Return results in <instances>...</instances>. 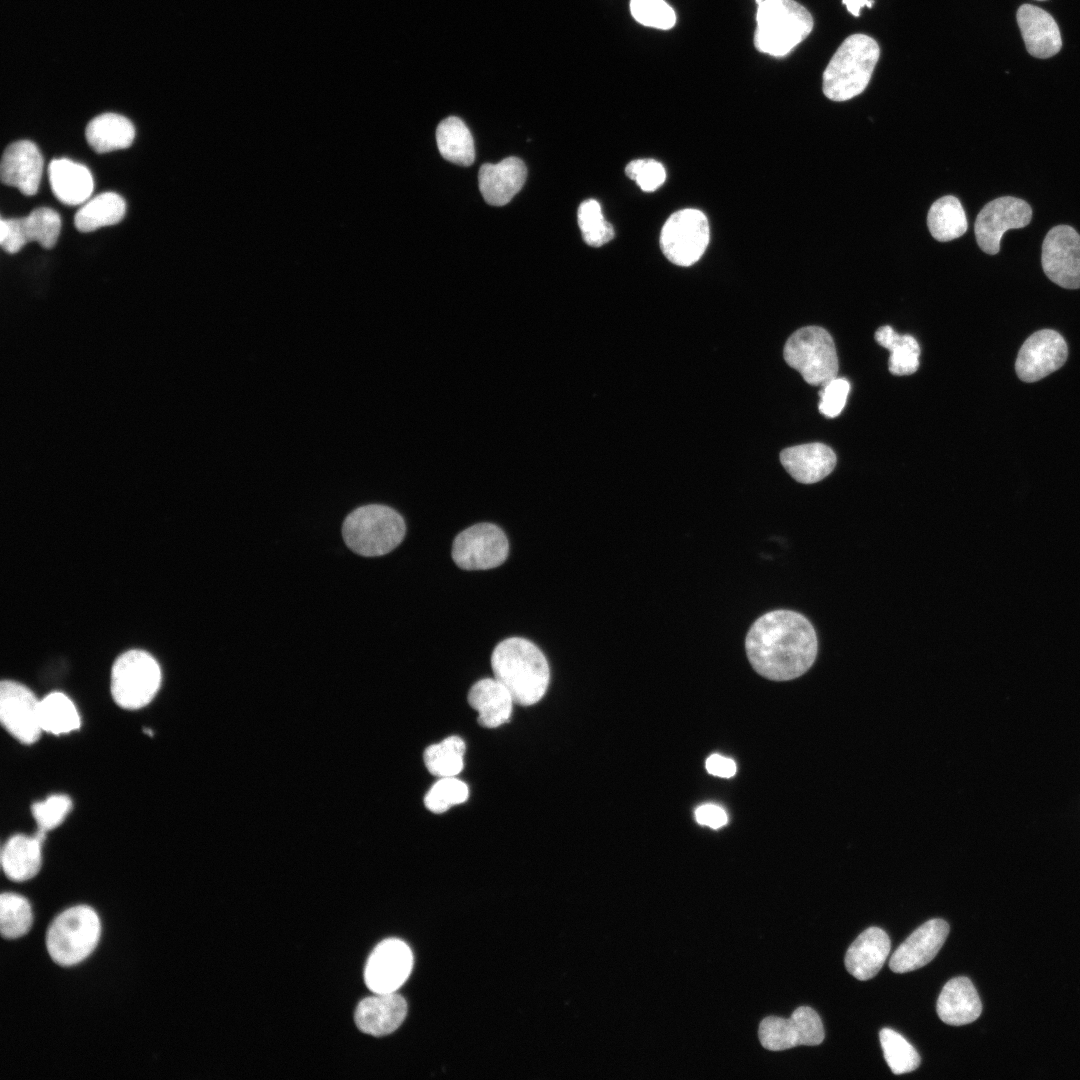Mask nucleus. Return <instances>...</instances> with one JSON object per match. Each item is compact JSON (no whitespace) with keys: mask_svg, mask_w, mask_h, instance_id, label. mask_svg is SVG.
<instances>
[{"mask_svg":"<svg viewBox=\"0 0 1080 1080\" xmlns=\"http://www.w3.org/2000/svg\"><path fill=\"white\" fill-rule=\"evenodd\" d=\"M784 359L813 386H824L838 375V357L831 335L818 326L796 330L784 347Z\"/></svg>","mask_w":1080,"mask_h":1080,"instance_id":"0eeeda50","label":"nucleus"},{"mask_svg":"<svg viewBox=\"0 0 1080 1080\" xmlns=\"http://www.w3.org/2000/svg\"><path fill=\"white\" fill-rule=\"evenodd\" d=\"M875 340L890 351L889 371L893 375H910L919 367L920 347L911 335H900L886 325L875 332Z\"/></svg>","mask_w":1080,"mask_h":1080,"instance_id":"473e14b6","label":"nucleus"},{"mask_svg":"<svg viewBox=\"0 0 1080 1080\" xmlns=\"http://www.w3.org/2000/svg\"><path fill=\"white\" fill-rule=\"evenodd\" d=\"M161 678L159 664L149 653L127 651L116 659L112 667V697L121 708L140 709L155 697Z\"/></svg>","mask_w":1080,"mask_h":1080,"instance_id":"6e6552de","label":"nucleus"},{"mask_svg":"<svg viewBox=\"0 0 1080 1080\" xmlns=\"http://www.w3.org/2000/svg\"><path fill=\"white\" fill-rule=\"evenodd\" d=\"M745 650L753 669L775 681L800 677L814 664L818 641L811 622L799 612L778 609L750 627Z\"/></svg>","mask_w":1080,"mask_h":1080,"instance_id":"f257e3e1","label":"nucleus"},{"mask_svg":"<svg viewBox=\"0 0 1080 1080\" xmlns=\"http://www.w3.org/2000/svg\"><path fill=\"white\" fill-rule=\"evenodd\" d=\"M949 934V924L943 919H931L919 926L892 954L889 967L895 973H906L931 962Z\"/></svg>","mask_w":1080,"mask_h":1080,"instance_id":"a211bd4d","label":"nucleus"},{"mask_svg":"<svg viewBox=\"0 0 1080 1080\" xmlns=\"http://www.w3.org/2000/svg\"><path fill=\"white\" fill-rule=\"evenodd\" d=\"M1067 356V344L1058 332L1039 330L1021 346L1015 370L1022 381L1036 382L1062 367Z\"/></svg>","mask_w":1080,"mask_h":1080,"instance_id":"dca6fc26","label":"nucleus"},{"mask_svg":"<svg viewBox=\"0 0 1080 1080\" xmlns=\"http://www.w3.org/2000/svg\"><path fill=\"white\" fill-rule=\"evenodd\" d=\"M470 706L478 712V723L496 728L511 716L514 700L507 688L496 678L476 682L468 693Z\"/></svg>","mask_w":1080,"mask_h":1080,"instance_id":"bb28decb","label":"nucleus"},{"mask_svg":"<svg viewBox=\"0 0 1080 1080\" xmlns=\"http://www.w3.org/2000/svg\"><path fill=\"white\" fill-rule=\"evenodd\" d=\"M630 12L639 24L670 30L676 24V13L665 0H630Z\"/></svg>","mask_w":1080,"mask_h":1080,"instance_id":"58836bf2","label":"nucleus"},{"mask_svg":"<svg viewBox=\"0 0 1080 1080\" xmlns=\"http://www.w3.org/2000/svg\"><path fill=\"white\" fill-rule=\"evenodd\" d=\"M577 217L586 244L600 247L613 239L614 228L604 219L601 205L595 199L583 201L578 208Z\"/></svg>","mask_w":1080,"mask_h":1080,"instance_id":"4c0bfd02","label":"nucleus"},{"mask_svg":"<svg viewBox=\"0 0 1080 1080\" xmlns=\"http://www.w3.org/2000/svg\"><path fill=\"white\" fill-rule=\"evenodd\" d=\"M32 910L28 900L15 893L0 896V932L5 939L25 935L32 925Z\"/></svg>","mask_w":1080,"mask_h":1080,"instance_id":"c9c22d12","label":"nucleus"},{"mask_svg":"<svg viewBox=\"0 0 1080 1080\" xmlns=\"http://www.w3.org/2000/svg\"><path fill=\"white\" fill-rule=\"evenodd\" d=\"M42 170L43 157L35 143L20 140L4 150L0 165L1 181L5 185L16 187L22 194H36Z\"/></svg>","mask_w":1080,"mask_h":1080,"instance_id":"6ab92c4d","label":"nucleus"},{"mask_svg":"<svg viewBox=\"0 0 1080 1080\" xmlns=\"http://www.w3.org/2000/svg\"><path fill=\"white\" fill-rule=\"evenodd\" d=\"M709 232V223L702 211L682 209L673 213L663 225L660 248L670 262L690 266L705 252Z\"/></svg>","mask_w":1080,"mask_h":1080,"instance_id":"1a4fd4ad","label":"nucleus"},{"mask_svg":"<svg viewBox=\"0 0 1080 1080\" xmlns=\"http://www.w3.org/2000/svg\"><path fill=\"white\" fill-rule=\"evenodd\" d=\"M527 177L524 162L508 157L496 164H483L478 173L479 190L486 203L503 206L521 190Z\"/></svg>","mask_w":1080,"mask_h":1080,"instance_id":"4be33fe9","label":"nucleus"},{"mask_svg":"<svg viewBox=\"0 0 1080 1080\" xmlns=\"http://www.w3.org/2000/svg\"><path fill=\"white\" fill-rule=\"evenodd\" d=\"M626 175L646 192L658 189L666 179L664 166L654 159H636L625 168Z\"/></svg>","mask_w":1080,"mask_h":1080,"instance_id":"79ce46f5","label":"nucleus"},{"mask_svg":"<svg viewBox=\"0 0 1080 1080\" xmlns=\"http://www.w3.org/2000/svg\"><path fill=\"white\" fill-rule=\"evenodd\" d=\"M780 461L797 482L813 484L833 471L837 459L829 446L823 443H808L782 450Z\"/></svg>","mask_w":1080,"mask_h":1080,"instance_id":"b1692460","label":"nucleus"},{"mask_svg":"<svg viewBox=\"0 0 1080 1080\" xmlns=\"http://www.w3.org/2000/svg\"><path fill=\"white\" fill-rule=\"evenodd\" d=\"M468 798L467 785L455 777H443L437 781L424 798L425 806L433 813H443L451 806Z\"/></svg>","mask_w":1080,"mask_h":1080,"instance_id":"ea45409f","label":"nucleus"},{"mask_svg":"<svg viewBox=\"0 0 1080 1080\" xmlns=\"http://www.w3.org/2000/svg\"><path fill=\"white\" fill-rule=\"evenodd\" d=\"M39 719L42 730L54 735L72 732L81 725L74 703L60 692L50 693L40 700Z\"/></svg>","mask_w":1080,"mask_h":1080,"instance_id":"72a5a7b5","label":"nucleus"},{"mask_svg":"<svg viewBox=\"0 0 1080 1080\" xmlns=\"http://www.w3.org/2000/svg\"><path fill=\"white\" fill-rule=\"evenodd\" d=\"M39 703L26 686L10 680L1 682V723L21 743H35L43 731L39 719Z\"/></svg>","mask_w":1080,"mask_h":1080,"instance_id":"2eb2a0df","label":"nucleus"},{"mask_svg":"<svg viewBox=\"0 0 1080 1080\" xmlns=\"http://www.w3.org/2000/svg\"><path fill=\"white\" fill-rule=\"evenodd\" d=\"M45 834V831L38 829L33 836L18 834L5 843L1 851V864L8 878L13 881H26L38 873Z\"/></svg>","mask_w":1080,"mask_h":1080,"instance_id":"a878e982","label":"nucleus"},{"mask_svg":"<svg viewBox=\"0 0 1080 1080\" xmlns=\"http://www.w3.org/2000/svg\"><path fill=\"white\" fill-rule=\"evenodd\" d=\"M821 1018L808 1006L796 1008L790 1018L765 1017L759 1024L761 1045L770 1051H783L800 1045L816 1046L824 1040Z\"/></svg>","mask_w":1080,"mask_h":1080,"instance_id":"9b49d317","label":"nucleus"},{"mask_svg":"<svg viewBox=\"0 0 1080 1080\" xmlns=\"http://www.w3.org/2000/svg\"><path fill=\"white\" fill-rule=\"evenodd\" d=\"M494 677L510 692L515 703L528 706L545 694L550 670L542 651L529 640L512 637L501 641L491 655Z\"/></svg>","mask_w":1080,"mask_h":1080,"instance_id":"f03ea898","label":"nucleus"},{"mask_svg":"<svg viewBox=\"0 0 1080 1080\" xmlns=\"http://www.w3.org/2000/svg\"><path fill=\"white\" fill-rule=\"evenodd\" d=\"M436 142L444 159L460 166H470L475 159L472 134L458 117L450 116L436 129Z\"/></svg>","mask_w":1080,"mask_h":1080,"instance_id":"c756f323","label":"nucleus"},{"mask_svg":"<svg viewBox=\"0 0 1080 1080\" xmlns=\"http://www.w3.org/2000/svg\"><path fill=\"white\" fill-rule=\"evenodd\" d=\"M126 212V203L117 193L105 192L88 200L76 212L74 224L81 232H91L120 222Z\"/></svg>","mask_w":1080,"mask_h":1080,"instance_id":"7c9ffc66","label":"nucleus"},{"mask_svg":"<svg viewBox=\"0 0 1080 1080\" xmlns=\"http://www.w3.org/2000/svg\"><path fill=\"white\" fill-rule=\"evenodd\" d=\"M51 189L57 199L70 206L85 203L93 191L89 169L66 158L53 159L48 168Z\"/></svg>","mask_w":1080,"mask_h":1080,"instance_id":"cd10ccee","label":"nucleus"},{"mask_svg":"<svg viewBox=\"0 0 1080 1080\" xmlns=\"http://www.w3.org/2000/svg\"><path fill=\"white\" fill-rule=\"evenodd\" d=\"M879 56V45L870 36L853 34L847 37L823 72L824 95L833 101H846L861 94Z\"/></svg>","mask_w":1080,"mask_h":1080,"instance_id":"7ed1b4c3","label":"nucleus"},{"mask_svg":"<svg viewBox=\"0 0 1080 1080\" xmlns=\"http://www.w3.org/2000/svg\"><path fill=\"white\" fill-rule=\"evenodd\" d=\"M757 6L753 43L761 53L786 56L813 29L811 14L794 0H763Z\"/></svg>","mask_w":1080,"mask_h":1080,"instance_id":"20e7f679","label":"nucleus"},{"mask_svg":"<svg viewBox=\"0 0 1080 1080\" xmlns=\"http://www.w3.org/2000/svg\"><path fill=\"white\" fill-rule=\"evenodd\" d=\"M100 919L90 906L76 905L61 912L46 933V948L60 966H73L87 958L98 944Z\"/></svg>","mask_w":1080,"mask_h":1080,"instance_id":"423d86ee","label":"nucleus"},{"mask_svg":"<svg viewBox=\"0 0 1080 1080\" xmlns=\"http://www.w3.org/2000/svg\"><path fill=\"white\" fill-rule=\"evenodd\" d=\"M695 819L700 825L719 829L727 824L728 815L726 811L718 805L704 804L696 809Z\"/></svg>","mask_w":1080,"mask_h":1080,"instance_id":"c03bdc74","label":"nucleus"},{"mask_svg":"<svg viewBox=\"0 0 1080 1080\" xmlns=\"http://www.w3.org/2000/svg\"><path fill=\"white\" fill-rule=\"evenodd\" d=\"M509 544L504 532L492 523L475 524L454 539L452 558L465 570H486L501 565Z\"/></svg>","mask_w":1080,"mask_h":1080,"instance_id":"9d476101","label":"nucleus"},{"mask_svg":"<svg viewBox=\"0 0 1080 1080\" xmlns=\"http://www.w3.org/2000/svg\"><path fill=\"white\" fill-rule=\"evenodd\" d=\"M406 525L393 508L363 505L350 512L342 526L346 545L356 554L377 557L394 550L404 539Z\"/></svg>","mask_w":1080,"mask_h":1080,"instance_id":"39448f33","label":"nucleus"},{"mask_svg":"<svg viewBox=\"0 0 1080 1080\" xmlns=\"http://www.w3.org/2000/svg\"><path fill=\"white\" fill-rule=\"evenodd\" d=\"M464 753V741L459 736H450L429 746L424 752V762L435 776L455 777L463 769Z\"/></svg>","mask_w":1080,"mask_h":1080,"instance_id":"f704fd0d","label":"nucleus"},{"mask_svg":"<svg viewBox=\"0 0 1080 1080\" xmlns=\"http://www.w3.org/2000/svg\"><path fill=\"white\" fill-rule=\"evenodd\" d=\"M1042 268L1055 284L1080 288V235L1069 225L1053 227L1042 244Z\"/></svg>","mask_w":1080,"mask_h":1080,"instance_id":"ddd939ff","label":"nucleus"},{"mask_svg":"<svg viewBox=\"0 0 1080 1080\" xmlns=\"http://www.w3.org/2000/svg\"><path fill=\"white\" fill-rule=\"evenodd\" d=\"M61 230V219L51 208L41 207L23 218L0 221V244L10 254L18 252L24 245L36 241L44 248H52L57 242Z\"/></svg>","mask_w":1080,"mask_h":1080,"instance_id":"f3484780","label":"nucleus"},{"mask_svg":"<svg viewBox=\"0 0 1080 1080\" xmlns=\"http://www.w3.org/2000/svg\"><path fill=\"white\" fill-rule=\"evenodd\" d=\"M879 1038L884 1058L894 1074L912 1072L919 1067L921 1059L918 1052L901 1034L883 1028Z\"/></svg>","mask_w":1080,"mask_h":1080,"instance_id":"e433bc0d","label":"nucleus"},{"mask_svg":"<svg viewBox=\"0 0 1080 1080\" xmlns=\"http://www.w3.org/2000/svg\"><path fill=\"white\" fill-rule=\"evenodd\" d=\"M849 391V382L839 377L822 386L818 404L820 413L828 418L838 416L845 407Z\"/></svg>","mask_w":1080,"mask_h":1080,"instance_id":"37998d69","label":"nucleus"},{"mask_svg":"<svg viewBox=\"0 0 1080 1080\" xmlns=\"http://www.w3.org/2000/svg\"><path fill=\"white\" fill-rule=\"evenodd\" d=\"M413 966L409 946L397 938L380 942L371 952L364 970L367 987L376 993L396 992L407 980Z\"/></svg>","mask_w":1080,"mask_h":1080,"instance_id":"4468645a","label":"nucleus"},{"mask_svg":"<svg viewBox=\"0 0 1080 1080\" xmlns=\"http://www.w3.org/2000/svg\"><path fill=\"white\" fill-rule=\"evenodd\" d=\"M1037 1H1045V0H1037Z\"/></svg>","mask_w":1080,"mask_h":1080,"instance_id":"de8ad7c7","label":"nucleus"},{"mask_svg":"<svg viewBox=\"0 0 1080 1080\" xmlns=\"http://www.w3.org/2000/svg\"><path fill=\"white\" fill-rule=\"evenodd\" d=\"M939 1018L948 1025L974 1022L982 1012V1003L971 982L964 976L949 980L942 988L936 1005Z\"/></svg>","mask_w":1080,"mask_h":1080,"instance_id":"393cba45","label":"nucleus"},{"mask_svg":"<svg viewBox=\"0 0 1080 1080\" xmlns=\"http://www.w3.org/2000/svg\"><path fill=\"white\" fill-rule=\"evenodd\" d=\"M407 1014L405 999L395 992L376 993L363 999L356 1007L354 1019L366 1034L384 1036L394 1032Z\"/></svg>","mask_w":1080,"mask_h":1080,"instance_id":"aec40b11","label":"nucleus"},{"mask_svg":"<svg viewBox=\"0 0 1080 1080\" xmlns=\"http://www.w3.org/2000/svg\"><path fill=\"white\" fill-rule=\"evenodd\" d=\"M89 146L97 153L128 148L135 137L132 122L116 113H104L93 118L85 131Z\"/></svg>","mask_w":1080,"mask_h":1080,"instance_id":"c85d7f7f","label":"nucleus"},{"mask_svg":"<svg viewBox=\"0 0 1080 1080\" xmlns=\"http://www.w3.org/2000/svg\"><path fill=\"white\" fill-rule=\"evenodd\" d=\"M72 807L71 799L63 794L51 795L32 805V814L38 829L49 831L59 826Z\"/></svg>","mask_w":1080,"mask_h":1080,"instance_id":"a19ab883","label":"nucleus"},{"mask_svg":"<svg viewBox=\"0 0 1080 1080\" xmlns=\"http://www.w3.org/2000/svg\"><path fill=\"white\" fill-rule=\"evenodd\" d=\"M1031 218L1032 209L1022 199L1004 196L988 202L977 215L974 225L979 247L987 254H997L1003 234L1027 226Z\"/></svg>","mask_w":1080,"mask_h":1080,"instance_id":"f8f14e48","label":"nucleus"},{"mask_svg":"<svg viewBox=\"0 0 1080 1080\" xmlns=\"http://www.w3.org/2000/svg\"><path fill=\"white\" fill-rule=\"evenodd\" d=\"M842 3L853 16L858 17L861 8L864 6L872 7L874 2L871 0H842Z\"/></svg>","mask_w":1080,"mask_h":1080,"instance_id":"49530a36","label":"nucleus"},{"mask_svg":"<svg viewBox=\"0 0 1080 1080\" xmlns=\"http://www.w3.org/2000/svg\"><path fill=\"white\" fill-rule=\"evenodd\" d=\"M705 767L709 774L723 778H730L734 776L737 771L736 763L732 759L719 754H712L709 756L706 760Z\"/></svg>","mask_w":1080,"mask_h":1080,"instance_id":"a18cd8bd","label":"nucleus"},{"mask_svg":"<svg viewBox=\"0 0 1080 1080\" xmlns=\"http://www.w3.org/2000/svg\"><path fill=\"white\" fill-rule=\"evenodd\" d=\"M1016 18L1030 55L1046 59L1060 51L1062 47L1060 30L1047 11L1031 4H1023L1018 8Z\"/></svg>","mask_w":1080,"mask_h":1080,"instance_id":"412c9836","label":"nucleus"},{"mask_svg":"<svg viewBox=\"0 0 1080 1080\" xmlns=\"http://www.w3.org/2000/svg\"><path fill=\"white\" fill-rule=\"evenodd\" d=\"M927 224L933 238L940 242L959 238L968 228L960 200L952 195L943 196L931 205Z\"/></svg>","mask_w":1080,"mask_h":1080,"instance_id":"2f4dec72","label":"nucleus"},{"mask_svg":"<svg viewBox=\"0 0 1080 1080\" xmlns=\"http://www.w3.org/2000/svg\"><path fill=\"white\" fill-rule=\"evenodd\" d=\"M890 938L879 927L864 930L850 945L845 967L856 979L866 981L881 970L890 952Z\"/></svg>","mask_w":1080,"mask_h":1080,"instance_id":"5701e85b","label":"nucleus"}]
</instances>
